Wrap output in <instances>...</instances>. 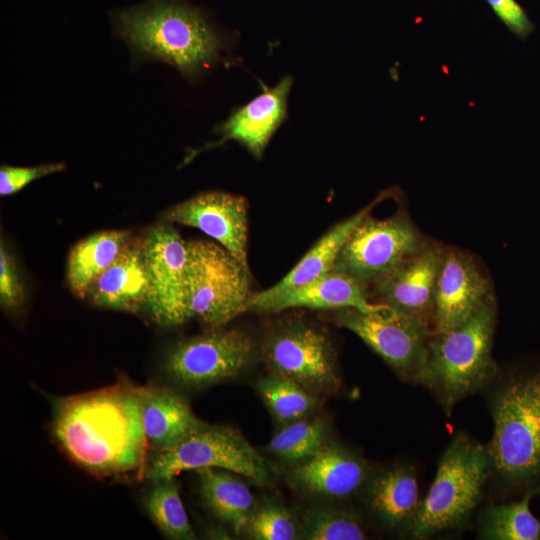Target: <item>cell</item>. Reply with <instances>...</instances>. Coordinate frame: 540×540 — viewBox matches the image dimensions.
Segmentation results:
<instances>
[{
	"label": "cell",
	"instance_id": "cell-25",
	"mask_svg": "<svg viewBox=\"0 0 540 540\" xmlns=\"http://www.w3.org/2000/svg\"><path fill=\"white\" fill-rule=\"evenodd\" d=\"M144 506L147 514L163 535L174 540L195 539L179 493V485L171 478L152 481Z\"/></svg>",
	"mask_w": 540,
	"mask_h": 540
},
{
	"label": "cell",
	"instance_id": "cell-11",
	"mask_svg": "<svg viewBox=\"0 0 540 540\" xmlns=\"http://www.w3.org/2000/svg\"><path fill=\"white\" fill-rule=\"evenodd\" d=\"M255 356V343L246 332L216 329L174 345L166 355L164 370L179 384L199 388L237 376Z\"/></svg>",
	"mask_w": 540,
	"mask_h": 540
},
{
	"label": "cell",
	"instance_id": "cell-12",
	"mask_svg": "<svg viewBox=\"0 0 540 540\" xmlns=\"http://www.w3.org/2000/svg\"><path fill=\"white\" fill-rule=\"evenodd\" d=\"M142 240L149 281L146 309L159 325H179L189 319L186 307L187 241L169 224L154 226Z\"/></svg>",
	"mask_w": 540,
	"mask_h": 540
},
{
	"label": "cell",
	"instance_id": "cell-10",
	"mask_svg": "<svg viewBox=\"0 0 540 540\" xmlns=\"http://www.w3.org/2000/svg\"><path fill=\"white\" fill-rule=\"evenodd\" d=\"M262 355L271 374L311 392L333 391L339 386L332 342L314 324L295 320L276 327L266 336Z\"/></svg>",
	"mask_w": 540,
	"mask_h": 540
},
{
	"label": "cell",
	"instance_id": "cell-16",
	"mask_svg": "<svg viewBox=\"0 0 540 540\" xmlns=\"http://www.w3.org/2000/svg\"><path fill=\"white\" fill-rule=\"evenodd\" d=\"M291 76L283 77L274 87L265 90L247 104L235 109L217 127L221 138L210 147L235 140L254 157L261 158L270 139L287 117Z\"/></svg>",
	"mask_w": 540,
	"mask_h": 540
},
{
	"label": "cell",
	"instance_id": "cell-32",
	"mask_svg": "<svg viewBox=\"0 0 540 540\" xmlns=\"http://www.w3.org/2000/svg\"><path fill=\"white\" fill-rule=\"evenodd\" d=\"M24 288L13 256L0 243V303L4 309H15L24 300Z\"/></svg>",
	"mask_w": 540,
	"mask_h": 540
},
{
	"label": "cell",
	"instance_id": "cell-5",
	"mask_svg": "<svg viewBox=\"0 0 540 540\" xmlns=\"http://www.w3.org/2000/svg\"><path fill=\"white\" fill-rule=\"evenodd\" d=\"M489 466L487 450L467 435H457L442 455L412 522L414 537L424 538L462 524L481 498Z\"/></svg>",
	"mask_w": 540,
	"mask_h": 540
},
{
	"label": "cell",
	"instance_id": "cell-7",
	"mask_svg": "<svg viewBox=\"0 0 540 540\" xmlns=\"http://www.w3.org/2000/svg\"><path fill=\"white\" fill-rule=\"evenodd\" d=\"M212 467L267 485L273 471L268 461L236 430L203 423L173 446L155 452L145 469L150 481L184 471Z\"/></svg>",
	"mask_w": 540,
	"mask_h": 540
},
{
	"label": "cell",
	"instance_id": "cell-33",
	"mask_svg": "<svg viewBox=\"0 0 540 540\" xmlns=\"http://www.w3.org/2000/svg\"><path fill=\"white\" fill-rule=\"evenodd\" d=\"M497 18L519 38L527 37L533 25L524 9L515 0H485Z\"/></svg>",
	"mask_w": 540,
	"mask_h": 540
},
{
	"label": "cell",
	"instance_id": "cell-8",
	"mask_svg": "<svg viewBox=\"0 0 540 540\" xmlns=\"http://www.w3.org/2000/svg\"><path fill=\"white\" fill-rule=\"evenodd\" d=\"M429 242L406 213L385 219L368 214L344 242L333 269L368 288L393 273Z\"/></svg>",
	"mask_w": 540,
	"mask_h": 540
},
{
	"label": "cell",
	"instance_id": "cell-26",
	"mask_svg": "<svg viewBox=\"0 0 540 540\" xmlns=\"http://www.w3.org/2000/svg\"><path fill=\"white\" fill-rule=\"evenodd\" d=\"M536 491L510 504L490 506L481 517V534L495 540L540 539V521L532 514L529 504Z\"/></svg>",
	"mask_w": 540,
	"mask_h": 540
},
{
	"label": "cell",
	"instance_id": "cell-4",
	"mask_svg": "<svg viewBox=\"0 0 540 540\" xmlns=\"http://www.w3.org/2000/svg\"><path fill=\"white\" fill-rule=\"evenodd\" d=\"M490 464L511 483L540 474V370L514 377L494 404Z\"/></svg>",
	"mask_w": 540,
	"mask_h": 540
},
{
	"label": "cell",
	"instance_id": "cell-24",
	"mask_svg": "<svg viewBox=\"0 0 540 540\" xmlns=\"http://www.w3.org/2000/svg\"><path fill=\"white\" fill-rule=\"evenodd\" d=\"M131 239L128 231H102L78 242L70 251L67 281L79 298L87 296L95 280L113 263Z\"/></svg>",
	"mask_w": 540,
	"mask_h": 540
},
{
	"label": "cell",
	"instance_id": "cell-13",
	"mask_svg": "<svg viewBox=\"0 0 540 540\" xmlns=\"http://www.w3.org/2000/svg\"><path fill=\"white\" fill-rule=\"evenodd\" d=\"M492 294L490 278L476 257L445 246L436 284L432 332L463 323Z\"/></svg>",
	"mask_w": 540,
	"mask_h": 540
},
{
	"label": "cell",
	"instance_id": "cell-3",
	"mask_svg": "<svg viewBox=\"0 0 540 540\" xmlns=\"http://www.w3.org/2000/svg\"><path fill=\"white\" fill-rule=\"evenodd\" d=\"M496 319L497 303L492 294L463 323L431 332L422 383L436 393L446 410L494 376L491 351Z\"/></svg>",
	"mask_w": 540,
	"mask_h": 540
},
{
	"label": "cell",
	"instance_id": "cell-9",
	"mask_svg": "<svg viewBox=\"0 0 540 540\" xmlns=\"http://www.w3.org/2000/svg\"><path fill=\"white\" fill-rule=\"evenodd\" d=\"M336 322L360 337L401 376L423 382L428 360L430 324L388 306L374 312L337 309Z\"/></svg>",
	"mask_w": 540,
	"mask_h": 540
},
{
	"label": "cell",
	"instance_id": "cell-22",
	"mask_svg": "<svg viewBox=\"0 0 540 540\" xmlns=\"http://www.w3.org/2000/svg\"><path fill=\"white\" fill-rule=\"evenodd\" d=\"M368 503L375 515L390 527L412 522L419 510V492L413 470L395 466L376 475L369 485Z\"/></svg>",
	"mask_w": 540,
	"mask_h": 540
},
{
	"label": "cell",
	"instance_id": "cell-31",
	"mask_svg": "<svg viewBox=\"0 0 540 540\" xmlns=\"http://www.w3.org/2000/svg\"><path fill=\"white\" fill-rule=\"evenodd\" d=\"M64 168V163H48L33 167L2 165L0 169V195L14 194L32 181L62 171Z\"/></svg>",
	"mask_w": 540,
	"mask_h": 540
},
{
	"label": "cell",
	"instance_id": "cell-30",
	"mask_svg": "<svg viewBox=\"0 0 540 540\" xmlns=\"http://www.w3.org/2000/svg\"><path fill=\"white\" fill-rule=\"evenodd\" d=\"M249 536L257 540H293L298 527L292 515L276 504H265L256 509L247 525Z\"/></svg>",
	"mask_w": 540,
	"mask_h": 540
},
{
	"label": "cell",
	"instance_id": "cell-18",
	"mask_svg": "<svg viewBox=\"0 0 540 540\" xmlns=\"http://www.w3.org/2000/svg\"><path fill=\"white\" fill-rule=\"evenodd\" d=\"M149 281L142 237L126 243L113 263L95 280L87 297L97 306L138 313L147 308Z\"/></svg>",
	"mask_w": 540,
	"mask_h": 540
},
{
	"label": "cell",
	"instance_id": "cell-6",
	"mask_svg": "<svg viewBox=\"0 0 540 540\" xmlns=\"http://www.w3.org/2000/svg\"><path fill=\"white\" fill-rule=\"evenodd\" d=\"M187 245L188 318L220 328L248 311L252 296L248 267L220 244L189 241Z\"/></svg>",
	"mask_w": 540,
	"mask_h": 540
},
{
	"label": "cell",
	"instance_id": "cell-19",
	"mask_svg": "<svg viewBox=\"0 0 540 540\" xmlns=\"http://www.w3.org/2000/svg\"><path fill=\"white\" fill-rule=\"evenodd\" d=\"M296 307L336 310L355 308L363 312H374L387 305L372 303L367 287L333 269L302 287L266 302L256 311L272 313Z\"/></svg>",
	"mask_w": 540,
	"mask_h": 540
},
{
	"label": "cell",
	"instance_id": "cell-29",
	"mask_svg": "<svg viewBox=\"0 0 540 540\" xmlns=\"http://www.w3.org/2000/svg\"><path fill=\"white\" fill-rule=\"evenodd\" d=\"M326 428L319 419H300L282 428L270 441L269 448L287 462H302L325 445Z\"/></svg>",
	"mask_w": 540,
	"mask_h": 540
},
{
	"label": "cell",
	"instance_id": "cell-2",
	"mask_svg": "<svg viewBox=\"0 0 540 540\" xmlns=\"http://www.w3.org/2000/svg\"><path fill=\"white\" fill-rule=\"evenodd\" d=\"M113 28L139 57L175 67L189 80L223 59L228 41L184 0H147L111 14Z\"/></svg>",
	"mask_w": 540,
	"mask_h": 540
},
{
	"label": "cell",
	"instance_id": "cell-28",
	"mask_svg": "<svg viewBox=\"0 0 540 540\" xmlns=\"http://www.w3.org/2000/svg\"><path fill=\"white\" fill-rule=\"evenodd\" d=\"M302 536L309 540H363L368 538L361 519L351 511L316 507L304 515Z\"/></svg>",
	"mask_w": 540,
	"mask_h": 540
},
{
	"label": "cell",
	"instance_id": "cell-14",
	"mask_svg": "<svg viewBox=\"0 0 540 540\" xmlns=\"http://www.w3.org/2000/svg\"><path fill=\"white\" fill-rule=\"evenodd\" d=\"M247 210L244 197L225 192H206L170 208L164 219L203 231L248 267Z\"/></svg>",
	"mask_w": 540,
	"mask_h": 540
},
{
	"label": "cell",
	"instance_id": "cell-15",
	"mask_svg": "<svg viewBox=\"0 0 540 540\" xmlns=\"http://www.w3.org/2000/svg\"><path fill=\"white\" fill-rule=\"evenodd\" d=\"M445 246L430 242L374 285L379 303L407 315L433 322L435 291Z\"/></svg>",
	"mask_w": 540,
	"mask_h": 540
},
{
	"label": "cell",
	"instance_id": "cell-20",
	"mask_svg": "<svg viewBox=\"0 0 540 540\" xmlns=\"http://www.w3.org/2000/svg\"><path fill=\"white\" fill-rule=\"evenodd\" d=\"M387 196V192H382L374 201L355 215L335 225L318 240L299 263L278 283L264 291L252 294L248 302V310L256 311L266 302L288 291L302 287L333 270L337 255L350 233Z\"/></svg>",
	"mask_w": 540,
	"mask_h": 540
},
{
	"label": "cell",
	"instance_id": "cell-21",
	"mask_svg": "<svg viewBox=\"0 0 540 540\" xmlns=\"http://www.w3.org/2000/svg\"><path fill=\"white\" fill-rule=\"evenodd\" d=\"M142 421L148 448L167 449L203 424L188 403L173 390L140 387Z\"/></svg>",
	"mask_w": 540,
	"mask_h": 540
},
{
	"label": "cell",
	"instance_id": "cell-27",
	"mask_svg": "<svg viewBox=\"0 0 540 540\" xmlns=\"http://www.w3.org/2000/svg\"><path fill=\"white\" fill-rule=\"evenodd\" d=\"M258 389L272 414L284 423L303 419L316 407L311 391L280 376L271 374L261 379Z\"/></svg>",
	"mask_w": 540,
	"mask_h": 540
},
{
	"label": "cell",
	"instance_id": "cell-23",
	"mask_svg": "<svg viewBox=\"0 0 540 540\" xmlns=\"http://www.w3.org/2000/svg\"><path fill=\"white\" fill-rule=\"evenodd\" d=\"M195 472L206 505L235 534H240L253 513L254 495L249 487L224 469L205 467Z\"/></svg>",
	"mask_w": 540,
	"mask_h": 540
},
{
	"label": "cell",
	"instance_id": "cell-17",
	"mask_svg": "<svg viewBox=\"0 0 540 540\" xmlns=\"http://www.w3.org/2000/svg\"><path fill=\"white\" fill-rule=\"evenodd\" d=\"M368 470L352 452L336 445H324L290 473V481L302 492L340 499L355 494L365 483Z\"/></svg>",
	"mask_w": 540,
	"mask_h": 540
},
{
	"label": "cell",
	"instance_id": "cell-1",
	"mask_svg": "<svg viewBox=\"0 0 540 540\" xmlns=\"http://www.w3.org/2000/svg\"><path fill=\"white\" fill-rule=\"evenodd\" d=\"M52 428L65 453L97 475L137 469L148 448L140 387L125 380L61 399L55 407Z\"/></svg>",
	"mask_w": 540,
	"mask_h": 540
}]
</instances>
